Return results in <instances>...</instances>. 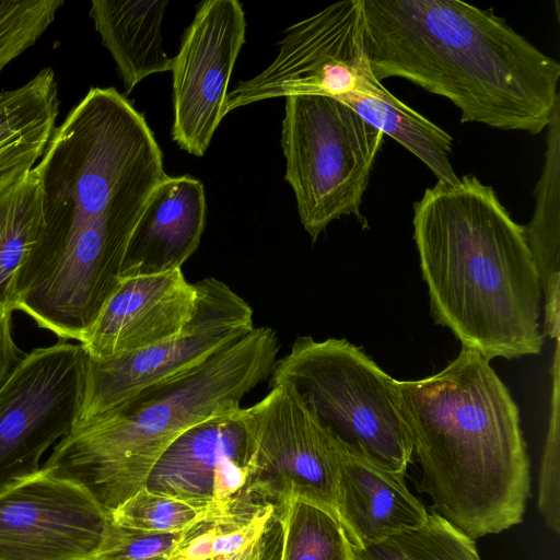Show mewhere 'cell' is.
Masks as SVG:
<instances>
[{
    "label": "cell",
    "mask_w": 560,
    "mask_h": 560,
    "mask_svg": "<svg viewBox=\"0 0 560 560\" xmlns=\"http://www.w3.org/2000/svg\"><path fill=\"white\" fill-rule=\"evenodd\" d=\"M34 168L44 228L18 310L81 343L118 283L149 196L166 177L163 154L136 109L89 93L56 127Z\"/></svg>",
    "instance_id": "1"
},
{
    "label": "cell",
    "mask_w": 560,
    "mask_h": 560,
    "mask_svg": "<svg viewBox=\"0 0 560 560\" xmlns=\"http://www.w3.org/2000/svg\"><path fill=\"white\" fill-rule=\"evenodd\" d=\"M377 81L397 77L450 100L462 122L537 135L560 101V63L491 9L459 0H363Z\"/></svg>",
    "instance_id": "2"
},
{
    "label": "cell",
    "mask_w": 560,
    "mask_h": 560,
    "mask_svg": "<svg viewBox=\"0 0 560 560\" xmlns=\"http://www.w3.org/2000/svg\"><path fill=\"white\" fill-rule=\"evenodd\" d=\"M431 314L491 361L538 354L541 290L523 225L475 175L438 180L413 203Z\"/></svg>",
    "instance_id": "3"
},
{
    "label": "cell",
    "mask_w": 560,
    "mask_h": 560,
    "mask_svg": "<svg viewBox=\"0 0 560 560\" xmlns=\"http://www.w3.org/2000/svg\"><path fill=\"white\" fill-rule=\"evenodd\" d=\"M396 387L433 512L474 539L520 524L529 458L518 407L490 361L462 347L440 372Z\"/></svg>",
    "instance_id": "4"
},
{
    "label": "cell",
    "mask_w": 560,
    "mask_h": 560,
    "mask_svg": "<svg viewBox=\"0 0 560 560\" xmlns=\"http://www.w3.org/2000/svg\"><path fill=\"white\" fill-rule=\"evenodd\" d=\"M279 350L275 329L255 327L195 369L78 422L42 470L80 486L110 514L145 486L176 438L241 408L242 399L270 376Z\"/></svg>",
    "instance_id": "5"
},
{
    "label": "cell",
    "mask_w": 560,
    "mask_h": 560,
    "mask_svg": "<svg viewBox=\"0 0 560 560\" xmlns=\"http://www.w3.org/2000/svg\"><path fill=\"white\" fill-rule=\"evenodd\" d=\"M292 385L345 446L392 471L406 474L412 448L396 380L347 339H295L278 359L269 386Z\"/></svg>",
    "instance_id": "6"
},
{
    "label": "cell",
    "mask_w": 560,
    "mask_h": 560,
    "mask_svg": "<svg viewBox=\"0 0 560 560\" xmlns=\"http://www.w3.org/2000/svg\"><path fill=\"white\" fill-rule=\"evenodd\" d=\"M384 133L345 103L317 95L285 97L281 145L285 180L300 221L315 242L327 225L360 207Z\"/></svg>",
    "instance_id": "7"
},
{
    "label": "cell",
    "mask_w": 560,
    "mask_h": 560,
    "mask_svg": "<svg viewBox=\"0 0 560 560\" xmlns=\"http://www.w3.org/2000/svg\"><path fill=\"white\" fill-rule=\"evenodd\" d=\"M269 388L261 400L238 409L247 439L246 500L276 505L294 495L337 516V439L292 385Z\"/></svg>",
    "instance_id": "8"
},
{
    "label": "cell",
    "mask_w": 560,
    "mask_h": 560,
    "mask_svg": "<svg viewBox=\"0 0 560 560\" xmlns=\"http://www.w3.org/2000/svg\"><path fill=\"white\" fill-rule=\"evenodd\" d=\"M377 82L366 55L363 0H346L290 26L275 60L228 93L224 113L282 96L343 102Z\"/></svg>",
    "instance_id": "9"
},
{
    "label": "cell",
    "mask_w": 560,
    "mask_h": 560,
    "mask_svg": "<svg viewBox=\"0 0 560 560\" xmlns=\"http://www.w3.org/2000/svg\"><path fill=\"white\" fill-rule=\"evenodd\" d=\"M86 360L81 345L59 341L22 357L0 384V493L36 475L78 423Z\"/></svg>",
    "instance_id": "10"
},
{
    "label": "cell",
    "mask_w": 560,
    "mask_h": 560,
    "mask_svg": "<svg viewBox=\"0 0 560 560\" xmlns=\"http://www.w3.org/2000/svg\"><path fill=\"white\" fill-rule=\"evenodd\" d=\"M191 319L173 338L127 357L86 360L80 421L103 415L139 393L202 364L249 334L252 306L223 281L208 277L195 283Z\"/></svg>",
    "instance_id": "11"
},
{
    "label": "cell",
    "mask_w": 560,
    "mask_h": 560,
    "mask_svg": "<svg viewBox=\"0 0 560 560\" xmlns=\"http://www.w3.org/2000/svg\"><path fill=\"white\" fill-rule=\"evenodd\" d=\"M109 523L83 488L40 468L0 493V560H93Z\"/></svg>",
    "instance_id": "12"
},
{
    "label": "cell",
    "mask_w": 560,
    "mask_h": 560,
    "mask_svg": "<svg viewBox=\"0 0 560 560\" xmlns=\"http://www.w3.org/2000/svg\"><path fill=\"white\" fill-rule=\"evenodd\" d=\"M237 0H208L196 11L173 62V140L202 156L225 116L229 81L245 43Z\"/></svg>",
    "instance_id": "13"
},
{
    "label": "cell",
    "mask_w": 560,
    "mask_h": 560,
    "mask_svg": "<svg viewBox=\"0 0 560 560\" xmlns=\"http://www.w3.org/2000/svg\"><path fill=\"white\" fill-rule=\"evenodd\" d=\"M238 409L176 438L154 464L144 487L209 506L222 518L236 514L249 502L244 495L247 439Z\"/></svg>",
    "instance_id": "14"
},
{
    "label": "cell",
    "mask_w": 560,
    "mask_h": 560,
    "mask_svg": "<svg viewBox=\"0 0 560 560\" xmlns=\"http://www.w3.org/2000/svg\"><path fill=\"white\" fill-rule=\"evenodd\" d=\"M196 301V284L182 269L120 276L80 345L97 361L144 350L179 334L191 319Z\"/></svg>",
    "instance_id": "15"
},
{
    "label": "cell",
    "mask_w": 560,
    "mask_h": 560,
    "mask_svg": "<svg viewBox=\"0 0 560 560\" xmlns=\"http://www.w3.org/2000/svg\"><path fill=\"white\" fill-rule=\"evenodd\" d=\"M205 224L202 183L188 175H166L141 211L127 246L121 276L182 269L197 250Z\"/></svg>",
    "instance_id": "16"
},
{
    "label": "cell",
    "mask_w": 560,
    "mask_h": 560,
    "mask_svg": "<svg viewBox=\"0 0 560 560\" xmlns=\"http://www.w3.org/2000/svg\"><path fill=\"white\" fill-rule=\"evenodd\" d=\"M338 451L337 518L351 546H369L425 521L428 512L409 491L405 474L386 469L339 441Z\"/></svg>",
    "instance_id": "17"
},
{
    "label": "cell",
    "mask_w": 560,
    "mask_h": 560,
    "mask_svg": "<svg viewBox=\"0 0 560 560\" xmlns=\"http://www.w3.org/2000/svg\"><path fill=\"white\" fill-rule=\"evenodd\" d=\"M167 0H93L90 16L117 65L125 93L144 78L172 71L162 44V22Z\"/></svg>",
    "instance_id": "18"
},
{
    "label": "cell",
    "mask_w": 560,
    "mask_h": 560,
    "mask_svg": "<svg viewBox=\"0 0 560 560\" xmlns=\"http://www.w3.org/2000/svg\"><path fill=\"white\" fill-rule=\"evenodd\" d=\"M58 112L51 68L20 88L0 92V186L34 168L54 135Z\"/></svg>",
    "instance_id": "19"
},
{
    "label": "cell",
    "mask_w": 560,
    "mask_h": 560,
    "mask_svg": "<svg viewBox=\"0 0 560 560\" xmlns=\"http://www.w3.org/2000/svg\"><path fill=\"white\" fill-rule=\"evenodd\" d=\"M544 168L535 188L536 203L523 226L541 290L544 331L559 338L560 302V101L547 126Z\"/></svg>",
    "instance_id": "20"
},
{
    "label": "cell",
    "mask_w": 560,
    "mask_h": 560,
    "mask_svg": "<svg viewBox=\"0 0 560 560\" xmlns=\"http://www.w3.org/2000/svg\"><path fill=\"white\" fill-rule=\"evenodd\" d=\"M43 228L42 188L33 168L0 186V314L18 310L21 279Z\"/></svg>",
    "instance_id": "21"
},
{
    "label": "cell",
    "mask_w": 560,
    "mask_h": 560,
    "mask_svg": "<svg viewBox=\"0 0 560 560\" xmlns=\"http://www.w3.org/2000/svg\"><path fill=\"white\" fill-rule=\"evenodd\" d=\"M342 103L416 155L438 180L454 183L458 179L448 159L452 136L397 98L381 82L368 94H353Z\"/></svg>",
    "instance_id": "22"
},
{
    "label": "cell",
    "mask_w": 560,
    "mask_h": 560,
    "mask_svg": "<svg viewBox=\"0 0 560 560\" xmlns=\"http://www.w3.org/2000/svg\"><path fill=\"white\" fill-rule=\"evenodd\" d=\"M275 518L280 528L278 560H351V544L326 508L289 495L275 505Z\"/></svg>",
    "instance_id": "23"
},
{
    "label": "cell",
    "mask_w": 560,
    "mask_h": 560,
    "mask_svg": "<svg viewBox=\"0 0 560 560\" xmlns=\"http://www.w3.org/2000/svg\"><path fill=\"white\" fill-rule=\"evenodd\" d=\"M351 560H481L474 538L435 512L416 527L357 548Z\"/></svg>",
    "instance_id": "24"
},
{
    "label": "cell",
    "mask_w": 560,
    "mask_h": 560,
    "mask_svg": "<svg viewBox=\"0 0 560 560\" xmlns=\"http://www.w3.org/2000/svg\"><path fill=\"white\" fill-rule=\"evenodd\" d=\"M114 523L144 532L180 533L222 518L213 509L145 487L110 513Z\"/></svg>",
    "instance_id": "25"
},
{
    "label": "cell",
    "mask_w": 560,
    "mask_h": 560,
    "mask_svg": "<svg viewBox=\"0 0 560 560\" xmlns=\"http://www.w3.org/2000/svg\"><path fill=\"white\" fill-rule=\"evenodd\" d=\"M273 520V504L250 503L232 517L196 527L177 556L184 560H210L240 552L267 530Z\"/></svg>",
    "instance_id": "26"
},
{
    "label": "cell",
    "mask_w": 560,
    "mask_h": 560,
    "mask_svg": "<svg viewBox=\"0 0 560 560\" xmlns=\"http://www.w3.org/2000/svg\"><path fill=\"white\" fill-rule=\"evenodd\" d=\"M63 3V0H0V72L36 43Z\"/></svg>",
    "instance_id": "27"
},
{
    "label": "cell",
    "mask_w": 560,
    "mask_h": 560,
    "mask_svg": "<svg viewBox=\"0 0 560 560\" xmlns=\"http://www.w3.org/2000/svg\"><path fill=\"white\" fill-rule=\"evenodd\" d=\"M195 528L180 533L144 532L120 526L110 517L103 546L93 560H173Z\"/></svg>",
    "instance_id": "28"
},
{
    "label": "cell",
    "mask_w": 560,
    "mask_h": 560,
    "mask_svg": "<svg viewBox=\"0 0 560 560\" xmlns=\"http://www.w3.org/2000/svg\"><path fill=\"white\" fill-rule=\"evenodd\" d=\"M553 393L552 411L544 446L539 482L538 510L547 526L556 534L560 532V488H559V343L552 366Z\"/></svg>",
    "instance_id": "29"
},
{
    "label": "cell",
    "mask_w": 560,
    "mask_h": 560,
    "mask_svg": "<svg viewBox=\"0 0 560 560\" xmlns=\"http://www.w3.org/2000/svg\"><path fill=\"white\" fill-rule=\"evenodd\" d=\"M11 332V313L0 314V384L21 360Z\"/></svg>",
    "instance_id": "30"
},
{
    "label": "cell",
    "mask_w": 560,
    "mask_h": 560,
    "mask_svg": "<svg viewBox=\"0 0 560 560\" xmlns=\"http://www.w3.org/2000/svg\"><path fill=\"white\" fill-rule=\"evenodd\" d=\"M270 526L240 552L218 556L210 560H271Z\"/></svg>",
    "instance_id": "31"
},
{
    "label": "cell",
    "mask_w": 560,
    "mask_h": 560,
    "mask_svg": "<svg viewBox=\"0 0 560 560\" xmlns=\"http://www.w3.org/2000/svg\"><path fill=\"white\" fill-rule=\"evenodd\" d=\"M173 560H184V559H182L178 556H176Z\"/></svg>",
    "instance_id": "32"
}]
</instances>
